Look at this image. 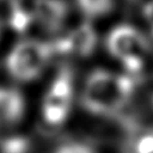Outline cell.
<instances>
[{"label":"cell","instance_id":"cell-11","mask_svg":"<svg viewBox=\"0 0 153 153\" xmlns=\"http://www.w3.org/2000/svg\"><path fill=\"white\" fill-rule=\"evenodd\" d=\"M30 143L24 136H11L1 142V153H26Z\"/></svg>","mask_w":153,"mask_h":153},{"label":"cell","instance_id":"cell-6","mask_svg":"<svg viewBox=\"0 0 153 153\" xmlns=\"http://www.w3.org/2000/svg\"><path fill=\"white\" fill-rule=\"evenodd\" d=\"M31 13L44 31L56 33L62 30L69 16V6L66 0H33Z\"/></svg>","mask_w":153,"mask_h":153},{"label":"cell","instance_id":"cell-8","mask_svg":"<svg viewBox=\"0 0 153 153\" xmlns=\"http://www.w3.org/2000/svg\"><path fill=\"white\" fill-rule=\"evenodd\" d=\"M74 1L79 11L88 20L106 16L112 11L115 6V0H74Z\"/></svg>","mask_w":153,"mask_h":153},{"label":"cell","instance_id":"cell-7","mask_svg":"<svg viewBox=\"0 0 153 153\" xmlns=\"http://www.w3.org/2000/svg\"><path fill=\"white\" fill-rule=\"evenodd\" d=\"M22 93L13 87H0V127L17 124L24 114Z\"/></svg>","mask_w":153,"mask_h":153},{"label":"cell","instance_id":"cell-2","mask_svg":"<svg viewBox=\"0 0 153 153\" xmlns=\"http://www.w3.org/2000/svg\"><path fill=\"white\" fill-rule=\"evenodd\" d=\"M55 55L51 42L37 38H24L16 43L6 56L8 74L23 82L37 79Z\"/></svg>","mask_w":153,"mask_h":153},{"label":"cell","instance_id":"cell-14","mask_svg":"<svg viewBox=\"0 0 153 153\" xmlns=\"http://www.w3.org/2000/svg\"><path fill=\"white\" fill-rule=\"evenodd\" d=\"M0 1H2V2H6V4H8L10 6H12V5H16V4H19V2H20V0H0Z\"/></svg>","mask_w":153,"mask_h":153},{"label":"cell","instance_id":"cell-1","mask_svg":"<svg viewBox=\"0 0 153 153\" xmlns=\"http://www.w3.org/2000/svg\"><path fill=\"white\" fill-rule=\"evenodd\" d=\"M133 91L134 80L129 74L96 69L85 81L82 104L96 115H110L127 104Z\"/></svg>","mask_w":153,"mask_h":153},{"label":"cell","instance_id":"cell-9","mask_svg":"<svg viewBox=\"0 0 153 153\" xmlns=\"http://www.w3.org/2000/svg\"><path fill=\"white\" fill-rule=\"evenodd\" d=\"M129 153H153V129L143 128L129 137Z\"/></svg>","mask_w":153,"mask_h":153},{"label":"cell","instance_id":"cell-5","mask_svg":"<svg viewBox=\"0 0 153 153\" xmlns=\"http://www.w3.org/2000/svg\"><path fill=\"white\" fill-rule=\"evenodd\" d=\"M97 41V32L92 24L90 22H84L51 42V44L55 54H69L85 57L94 51Z\"/></svg>","mask_w":153,"mask_h":153},{"label":"cell","instance_id":"cell-12","mask_svg":"<svg viewBox=\"0 0 153 153\" xmlns=\"http://www.w3.org/2000/svg\"><path fill=\"white\" fill-rule=\"evenodd\" d=\"M54 153H97L96 149L82 141H68L65 142L54 151Z\"/></svg>","mask_w":153,"mask_h":153},{"label":"cell","instance_id":"cell-10","mask_svg":"<svg viewBox=\"0 0 153 153\" xmlns=\"http://www.w3.org/2000/svg\"><path fill=\"white\" fill-rule=\"evenodd\" d=\"M33 22V17L31 10H24L19 4L11 6V16H10V25L17 31H24L31 23Z\"/></svg>","mask_w":153,"mask_h":153},{"label":"cell","instance_id":"cell-15","mask_svg":"<svg viewBox=\"0 0 153 153\" xmlns=\"http://www.w3.org/2000/svg\"><path fill=\"white\" fill-rule=\"evenodd\" d=\"M1 31H2V24H1V19H0V36H1Z\"/></svg>","mask_w":153,"mask_h":153},{"label":"cell","instance_id":"cell-13","mask_svg":"<svg viewBox=\"0 0 153 153\" xmlns=\"http://www.w3.org/2000/svg\"><path fill=\"white\" fill-rule=\"evenodd\" d=\"M143 14H145V17L153 24V0L149 1V2L145 6V8H143Z\"/></svg>","mask_w":153,"mask_h":153},{"label":"cell","instance_id":"cell-3","mask_svg":"<svg viewBox=\"0 0 153 153\" xmlns=\"http://www.w3.org/2000/svg\"><path fill=\"white\" fill-rule=\"evenodd\" d=\"M105 41L108 51L123 63L128 73H139L142 69L148 42L137 27L129 24L116 25Z\"/></svg>","mask_w":153,"mask_h":153},{"label":"cell","instance_id":"cell-4","mask_svg":"<svg viewBox=\"0 0 153 153\" xmlns=\"http://www.w3.org/2000/svg\"><path fill=\"white\" fill-rule=\"evenodd\" d=\"M74 98V81L71 69L62 68L51 80L41 104L42 122L48 129L61 127L69 117Z\"/></svg>","mask_w":153,"mask_h":153}]
</instances>
